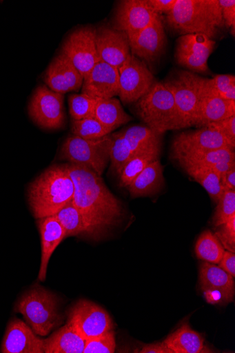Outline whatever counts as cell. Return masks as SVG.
Instances as JSON below:
<instances>
[{
	"label": "cell",
	"mask_w": 235,
	"mask_h": 353,
	"mask_svg": "<svg viewBox=\"0 0 235 353\" xmlns=\"http://www.w3.org/2000/svg\"><path fill=\"white\" fill-rule=\"evenodd\" d=\"M67 169L74 181L72 203L85 219L104 237L117 226L123 208L105 185L102 176L87 167L68 163Z\"/></svg>",
	"instance_id": "obj_1"
},
{
	"label": "cell",
	"mask_w": 235,
	"mask_h": 353,
	"mask_svg": "<svg viewBox=\"0 0 235 353\" xmlns=\"http://www.w3.org/2000/svg\"><path fill=\"white\" fill-rule=\"evenodd\" d=\"M75 186L66 164L50 167L28 189V201L36 219L54 216L72 201Z\"/></svg>",
	"instance_id": "obj_2"
},
{
	"label": "cell",
	"mask_w": 235,
	"mask_h": 353,
	"mask_svg": "<svg viewBox=\"0 0 235 353\" xmlns=\"http://www.w3.org/2000/svg\"><path fill=\"white\" fill-rule=\"evenodd\" d=\"M165 21L180 35H204L212 40L225 26L219 0H177Z\"/></svg>",
	"instance_id": "obj_3"
},
{
	"label": "cell",
	"mask_w": 235,
	"mask_h": 353,
	"mask_svg": "<svg viewBox=\"0 0 235 353\" xmlns=\"http://www.w3.org/2000/svg\"><path fill=\"white\" fill-rule=\"evenodd\" d=\"M60 301L52 292L32 286L17 301L14 310L23 315L26 323L38 336H48L63 323Z\"/></svg>",
	"instance_id": "obj_4"
},
{
	"label": "cell",
	"mask_w": 235,
	"mask_h": 353,
	"mask_svg": "<svg viewBox=\"0 0 235 353\" xmlns=\"http://www.w3.org/2000/svg\"><path fill=\"white\" fill-rule=\"evenodd\" d=\"M135 110L147 126L159 134L184 128L174 96L162 82L153 84L135 103Z\"/></svg>",
	"instance_id": "obj_5"
},
{
	"label": "cell",
	"mask_w": 235,
	"mask_h": 353,
	"mask_svg": "<svg viewBox=\"0 0 235 353\" xmlns=\"http://www.w3.org/2000/svg\"><path fill=\"white\" fill-rule=\"evenodd\" d=\"M112 136L84 139L72 135L63 142L60 158L71 164L88 168L102 176L110 162Z\"/></svg>",
	"instance_id": "obj_6"
},
{
	"label": "cell",
	"mask_w": 235,
	"mask_h": 353,
	"mask_svg": "<svg viewBox=\"0 0 235 353\" xmlns=\"http://www.w3.org/2000/svg\"><path fill=\"white\" fill-rule=\"evenodd\" d=\"M201 77L189 71H176L163 84L172 93L184 128L194 126L200 101Z\"/></svg>",
	"instance_id": "obj_7"
},
{
	"label": "cell",
	"mask_w": 235,
	"mask_h": 353,
	"mask_svg": "<svg viewBox=\"0 0 235 353\" xmlns=\"http://www.w3.org/2000/svg\"><path fill=\"white\" fill-rule=\"evenodd\" d=\"M119 97L124 105L136 103L156 82L145 63L131 54L118 70Z\"/></svg>",
	"instance_id": "obj_8"
},
{
	"label": "cell",
	"mask_w": 235,
	"mask_h": 353,
	"mask_svg": "<svg viewBox=\"0 0 235 353\" xmlns=\"http://www.w3.org/2000/svg\"><path fill=\"white\" fill-rule=\"evenodd\" d=\"M29 116L44 130H56L63 126V94L40 85L33 93L28 106Z\"/></svg>",
	"instance_id": "obj_9"
},
{
	"label": "cell",
	"mask_w": 235,
	"mask_h": 353,
	"mask_svg": "<svg viewBox=\"0 0 235 353\" xmlns=\"http://www.w3.org/2000/svg\"><path fill=\"white\" fill-rule=\"evenodd\" d=\"M67 323L72 325L85 340L102 335L114 327L112 317L105 309L86 300H80L71 307Z\"/></svg>",
	"instance_id": "obj_10"
},
{
	"label": "cell",
	"mask_w": 235,
	"mask_h": 353,
	"mask_svg": "<svg viewBox=\"0 0 235 353\" xmlns=\"http://www.w3.org/2000/svg\"><path fill=\"white\" fill-rule=\"evenodd\" d=\"M215 46L216 41L204 35L181 36L176 41V61L190 72H207L208 60Z\"/></svg>",
	"instance_id": "obj_11"
},
{
	"label": "cell",
	"mask_w": 235,
	"mask_h": 353,
	"mask_svg": "<svg viewBox=\"0 0 235 353\" xmlns=\"http://www.w3.org/2000/svg\"><path fill=\"white\" fill-rule=\"evenodd\" d=\"M61 53L70 59L85 78L100 61L96 48L94 30L85 27L73 32L63 43Z\"/></svg>",
	"instance_id": "obj_12"
},
{
	"label": "cell",
	"mask_w": 235,
	"mask_h": 353,
	"mask_svg": "<svg viewBox=\"0 0 235 353\" xmlns=\"http://www.w3.org/2000/svg\"><path fill=\"white\" fill-rule=\"evenodd\" d=\"M199 285L206 301L212 305L224 306L234 301V278L216 265L200 264Z\"/></svg>",
	"instance_id": "obj_13"
},
{
	"label": "cell",
	"mask_w": 235,
	"mask_h": 353,
	"mask_svg": "<svg viewBox=\"0 0 235 353\" xmlns=\"http://www.w3.org/2000/svg\"><path fill=\"white\" fill-rule=\"evenodd\" d=\"M131 54L152 63L163 54L166 36L161 16H157L145 28L127 36Z\"/></svg>",
	"instance_id": "obj_14"
},
{
	"label": "cell",
	"mask_w": 235,
	"mask_h": 353,
	"mask_svg": "<svg viewBox=\"0 0 235 353\" xmlns=\"http://www.w3.org/2000/svg\"><path fill=\"white\" fill-rule=\"evenodd\" d=\"M94 34L99 60L119 70L131 55L127 34L109 26H100Z\"/></svg>",
	"instance_id": "obj_15"
},
{
	"label": "cell",
	"mask_w": 235,
	"mask_h": 353,
	"mask_svg": "<svg viewBox=\"0 0 235 353\" xmlns=\"http://www.w3.org/2000/svg\"><path fill=\"white\" fill-rule=\"evenodd\" d=\"M221 148H235L218 132L207 127L181 133L174 139L172 155L176 158L190 153Z\"/></svg>",
	"instance_id": "obj_16"
},
{
	"label": "cell",
	"mask_w": 235,
	"mask_h": 353,
	"mask_svg": "<svg viewBox=\"0 0 235 353\" xmlns=\"http://www.w3.org/2000/svg\"><path fill=\"white\" fill-rule=\"evenodd\" d=\"M82 93L96 100L116 98L119 94L118 69L99 61L84 78Z\"/></svg>",
	"instance_id": "obj_17"
},
{
	"label": "cell",
	"mask_w": 235,
	"mask_h": 353,
	"mask_svg": "<svg viewBox=\"0 0 235 353\" xmlns=\"http://www.w3.org/2000/svg\"><path fill=\"white\" fill-rule=\"evenodd\" d=\"M157 16L146 0H123L116 10L114 28L128 36L147 27Z\"/></svg>",
	"instance_id": "obj_18"
},
{
	"label": "cell",
	"mask_w": 235,
	"mask_h": 353,
	"mask_svg": "<svg viewBox=\"0 0 235 353\" xmlns=\"http://www.w3.org/2000/svg\"><path fill=\"white\" fill-rule=\"evenodd\" d=\"M45 340L41 339L22 320L11 319L0 348L1 353H45Z\"/></svg>",
	"instance_id": "obj_19"
},
{
	"label": "cell",
	"mask_w": 235,
	"mask_h": 353,
	"mask_svg": "<svg viewBox=\"0 0 235 353\" xmlns=\"http://www.w3.org/2000/svg\"><path fill=\"white\" fill-rule=\"evenodd\" d=\"M84 78L69 58L60 53L50 63L44 76L47 86L61 94L78 91Z\"/></svg>",
	"instance_id": "obj_20"
},
{
	"label": "cell",
	"mask_w": 235,
	"mask_h": 353,
	"mask_svg": "<svg viewBox=\"0 0 235 353\" xmlns=\"http://www.w3.org/2000/svg\"><path fill=\"white\" fill-rule=\"evenodd\" d=\"M38 227L41 234L42 247L39 280L45 281L51 256L61 242L65 239V232L55 216L39 219Z\"/></svg>",
	"instance_id": "obj_21"
},
{
	"label": "cell",
	"mask_w": 235,
	"mask_h": 353,
	"mask_svg": "<svg viewBox=\"0 0 235 353\" xmlns=\"http://www.w3.org/2000/svg\"><path fill=\"white\" fill-rule=\"evenodd\" d=\"M232 116H235V101H227L215 95L200 94L194 126L203 128Z\"/></svg>",
	"instance_id": "obj_22"
},
{
	"label": "cell",
	"mask_w": 235,
	"mask_h": 353,
	"mask_svg": "<svg viewBox=\"0 0 235 353\" xmlns=\"http://www.w3.org/2000/svg\"><path fill=\"white\" fill-rule=\"evenodd\" d=\"M54 216L63 226L65 232V238L83 236L96 241L103 238L74 205L72 201Z\"/></svg>",
	"instance_id": "obj_23"
},
{
	"label": "cell",
	"mask_w": 235,
	"mask_h": 353,
	"mask_svg": "<svg viewBox=\"0 0 235 353\" xmlns=\"http://www.w3.org/2000/svg\"><path fill=\"white\" fill-rule=\"evenodd\" d=\"M163 343L173 353L213 352L206 345L204 337L193 330L188 323H184L167 336Z\"/></svg>",
	"instance_id": "obj_24"
},
{
	"label": "cell",
	"mask_w": 235,
	"mask_h": 353,
	"mask_svg": "<svg viewBox=\"0 0 235 353\" xmlns=\"http://www.w3.org/2000/svg\"><path fill=\"white\" fill-rule=\"evenodd\" d=\"M86 341L72 325L66 323L45 339V353H83Z\"/></svg>",
	"instance_id": "obj_25"
},
{
	"label": "cell",
	"mask_w": 235,
	"mask_h": 353,
	"mask_svg": "<svg viewBox=\"0 0 235 353\" xmlns=\"http://www.w3.org/2000/svg\"><path fill=\"white\" fill-rule=\"evenodd\" d=\"M164 183L163 171L159 159L149 165L127 187L132 198L156 194Z\"/></svg>",
	"instance_id": "obj_26"
},
{
	"label": "cell",
	"mask_w": 235,
	"mask_h": 353,
	"mask_svg": "<svg viewBox=\"0 0 235 353\" xmlns=\"http://www.w3.org/2000/svg\"><path fill=\"white\" fill-rule=\"evenodd\" d=\"M161 143L149 147L134 154L119 175L121 187L127 188L149 165L159 159Z\"/></svg>",
	"instance_id": "obj_27"
},
{
	"label": "cell",
	"mask_w": 235,
	"mask_h": 353,
	"mask_svg": "<svg viewBox=\"0 0 235 353\" xmlns=\"http://www.w3.org/2000/svg\"><path fill=\"white\" fill-rule=\"evenodd\" d=\"M95 118L112 132L132 120L116 98L97 100Z\"/></svg>",
	"instance_id": "obj_28"
},
{
	"label": "cell",
	"mask_w": 235,
	"mask_h": 353,
	"mask_svg": "<svg viewBox=\"0 0 235 353\" xmlns=\"http://www.w3.org/2000/svg\"><path fill=\"white\" fill-rule=\"evenodd\" d=\"M121 132L132 156L149 147L161 143L162 135L147 125H132Z\"/></svg>",
	"instance_id": "obj_29"
},
{
	"label": "cell",
	"mask_w": 235,
	"mask_h": 353,
	"mask_svg": "<svg viewBox=\"0 0 235 353\" xmlns=\"http://www.w3.org/2000/svg\"><path fill=\"white\" fill-rule=\"evenodd\" d=\"M181 166L190 165L209 167L223 161H235L234 148H221L187 154L175 159Z\"/></svg>",
	"instance_id": "obj_30"
},
{
	"label": "cell",
	"mask_w": 235,
	"mask_h": 353,
	"mask_svg": "<svg viewBox=\"0 0 235 353\" xmlns=\"http://www.w3.org/2000/svg\"><path fill=\"white\" fill-rule=\"evenodd\" d=\"M181 167L192 178L204 187L212 200L217 203L225 191L220 177L208 167L190 165Z\"/></svg>",
	"instance_id": "obj_31"
},
{
	"label": "cell",
	"mask_w": 235,
	"mask_h": 353,
	"mask_svg": "<svg viewBox=\"0 0 235 353\" xmlns=\"http://www.w3.org/2000/svg\"><path fill=\"white\" fill-rule=\"evenodd\" d=\"M225 250L216 236L210 230L201 234L195 245L197 259L214 265L219 263Z\"/></svg>",
	"instance_id": "obj_32"
},
{
	"label": "cell",
	"mask_w": 235,
	"mask_h": 353,
	"mask_svg": "<svg viewBox=\"0 0 235 353\" xmlns=\"http://www.w3.org/2000/svg\"><path fill=\"white\" fill-rule=\"evenodd\" d=\"M72 131L73 135L84 139L103 138L112 132L95 117L72 121Z\"/></svg>",
	"instance_id": "obj_33"
},
{
	"label": "cell",
	"mask_w": 235,
	"mask_h": 353,
	"mask_svg": "<svg viewBox=\"0 0 235 353\" xmlns=\"http://www.w3.org/2000/svg\"><path fill=\"white\" fill-rule=\"evenodd\" d=\"M111 136L112 139L110 154L111 168L119 176L132 157V154L121 131L114 133Z\"/></svg>",
	"instance_id": "obj_34"
},
{
	"label": "cell",
	"mask_w": 235,
	"mask_h": 353,
	"mask_svg": "<svg viewBox=\"0 0 235 353\" xmlns=\"http://www.w3.org/2000/svg\"><path fill=\"white\" fill-rule=\"evenodd\" d=\"M97 100L85 94H72L69 97L70 112L72 121L95 117Z\"/></svg>",
	"instance_id": "obj_35"
},
{
	"label": "cell",
	"mask_w": 235,
	"mask_h": 353,
	"mask_svg": "<svg viewBox=\"0 0 235 353\" xmlns=\"http://www.w3.org/2000/svg\"><path fill=\"white\" fill-rule=\"evenodd\" d=\"M235 216V190H225L217 202L213 223L218 228Z\"/></svg>",
	"instance_id": "obj_36"
},
{
	"label": "cell",
	"mask_w": 235,
	"mask_h": 353,
	"mask_svg": "<svg viewBox=\"0 0 235 353\" xmlns=\"http://www.w3.org/2000/svg\"><path fill=\"white\" fill-rule=\"evenodd\" d=\"M116 347L115 333L113 330L87 340L83 353H114Z\"/></svg>",
	"instance_id": "obj_37"
},
{
	"label": "cell",
	"mask_w": 235,
	"mask_h": 353,
	"mask_svg": "<svg viewBox=\"0 0 235 353\" xmlns=\"http://www.w3.org/2000/svg\"><path fill=\"white\" fill-rule=\"evenodd\" d=\"M215 235L225 250L235 252V216L231 217L225 223L218 227Z\"/></svg>",
	"instance_id": "obj_38"
},
{
	"label": "cell",
	"mask_w": 235,
	"mask_h": 353,
	"mask_svg": "<svg viewBox=\"0 0 235 353\" xmlns=\"http://www.w3.org/2000/svg\"><path fill=\"white\" fill-rule=\"evenodd\" d=\"M204 127L218 132L235 148V116L210 123Z\"/></svg>",
	"instance_id": "obj_39"
},
{
	"label": "cell",
	"mask_w": 235,
	"mask_h": 353,
	"mask_svg": "<svg viewBox=\"0 0 235 353\" xmlns=\"http://www.w3.org/2000/svg\"><path fill=\"white\" fill-rule=\"evenodd\" d=\"M222 17L225 25L230 28L232 37L235 34V1L234 0H219Z\"/></svg>",
	"instance_id": "obj_40"
},
{
	"label": "cell",
	"mask_w": 235,
	"mask_h": 353,
	"mask_svg": "<svg viewBox=\"0 0 235 353\" xmlns=\"http://www.w3.org/2000/svg\"><path fill=\"white\" fill-rule=\"evenodd\" d=\"M150 8L158 15L170 14L174 9L177 0H146Z\"/></svg>",
	"instance_id": "obj_41"
},
{
	"label": "cell",
	"mask_w": 235,
	"mask_h": 353,
	"mask_svg": "<svg viewBox=\"0 0 235 353\" xmlns=\"http://www.w3.org/2000/svg\"><path fill=\"white\" fill-rule=\"evenodd\" d=\"M218 265V267L232 277H235V254L234 252L225 250L222 259Z\"/></svg>",
	"instance_id": "obj_42"
},
{
	"label": "cell",
	"mask_w": 235,
	"mask_h": 353,
	"mask_svg": "<svg viewBox=\"0 0 235 353\" xmlns=\"http://www.w3.org/2000/svg\"><path fill=\"white\" fill-rule=\"evenodd\" d=\"M141 353H173L163 342L155 343L145 345L139 352Z\"/></svg>",
	"instance_id": "obj_43"
},
{
	"label": "cell",
	"mask_w": 235,
	"mask_h": 353,
	"mask_svg": "<svg viewBox=\"0 0 235 353\" xmlns=\"http://www.w3.org/2000/svg\"><path fill=\"white\" fill-rule=\"evenodd\" d=\"M215 174H216L221 179L224 174L235 168V161H223L220 162L213 165L209 166Z\"/></svg>",
	"instance_id": "obj_44"
},
{
	"label": "cell",
	"mask_w": 235,
	"mask_h": 353,
	"mask_svg": "<svg viewBox=\"0 0 235 353\" xmlns=\"http://www.w3.org/2000/svg\"><path fill=\"white\" fill-rule=\"evenodd\" d=\"M221 183L224 190H235V168L221 176Z\"/></svg>",
	"instance_id": "obj_45"
},
{
	"label": "cell",
	"mask_w": 235,
	"mask_h": 353,
	"mask_svg": "<svg viewBox=\"0 0 235 353\" xmlns=\"http://www.w3.org/2000/svg\"><path fill=\"white\" fill-rule=\"evenodd\" d=\"M219 98L227 101H235V85H232L225 92L222 93Z\"/></svg>",
	"instance_id": "obj_46"
}]
</instances>
